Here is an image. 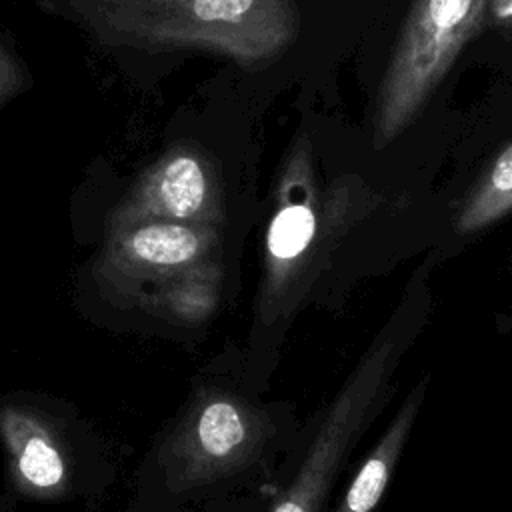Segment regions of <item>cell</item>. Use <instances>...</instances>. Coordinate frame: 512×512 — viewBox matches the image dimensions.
I'll return each instance as SVG.
<instances>
[{
	"instance_id": "1",
	"label": "cell",
	"mask_w": 512,
	"mask_h": 512,
	"mask_svg": "<svg viewBox=\"0 0 512 512\" xmlns=\"http://www.w3.org/2000/svg\"><path fill=\"white\" fill-rule=\"evenodd\" d=\"M106 46L146 52L204 50L256 68L294 40L290 0H66Z\"/></svg>"
},
{
	"instance_id": "2",
	"label": "cell",
	"mask_w": 512,
	"mask_h": 512,
	"mask_svg": "<svg viewBox=\"0 0 512 512\" xmlns=\"http://www.w3.org/2000/svg\"><path fill=\"white\" fill-rule=\"evenodd\" d=\"M416 334V314L400 312L374 338L320 412L298 470L270 512H322L352 452L394 398L398 370Z\"/></svg>"
},
{
	"instance_id": "3",
	"label": "cell",
	"mask_w": 512,
	"mask_h": 512,
	"mask_svg": "<svg viewBox=\"0 0 512 512\" xmlns=\"http://www.w3.org/2000/svg\"><path fill=\"white\" fill-rule=\"evenodd\" d=\"M274 434L272 420L248 400L202 390L162 450V466L174 490L204 486L246 470Z\"/></svg>"
},
{
	"instance_id": "4",
	"label": "cell",
	"mask_w": 512,
	"mask_h": 512,
	"mask_svg": "<svg viewBox=\"0 0 512 512\" xmlns=\"http://www.w3.org/2000/svg\"><path fill=\"white\" fill-rule=\"evenodd\" d=\"M486 0H416L378 100V136L388 142L418 112L478 24Z\"/></svg>"
},
{
	"instance_id": "5",
	"label": "cell",
	"mask_w": 512,
	"mask_h": 512,
	"mask_svg": "<svg viewBox=\"0 0 512 512\" xmlns=\"http://www.w3.org/2000/svg\"><path fill=\"white\" fill-rule=\"evenodd\" d=\"M218 226L144 220L108 228L96 262L98 282L118 302L144 308L164 286L212 260Z\"/></svg>"
},
{
	"instance_id": "6",
	"label": "cell",
	"mask_w": 512,
	"mask_h": 512,
	"mask_svg": "<svg viewBox=\"0 0 512 512\" xmlns=\"http://www.w3.org/2000/svg\"><path fill=\"white\" fill-rule=\"evenodd\" d=\"M224 216L222 180L212 158L176 144L148 166L110 216L108 228L144 220L218 226Z\"/></svg>"
},
{
	"instance_id": "7",
	"label": "cell",
	"mask_w": 512,
	"mask_h": 512,
	"mask_svg": "<svg viewBox=\"0 0 512 512\" xmlns=\"http://www.w3.org/2000/svg\"><path fill=\"white\" fill-rule=\"evenodd\" d=\"M0 438L16 486L34 498H56L66 490L68 466L50 424L22 406L0 410Z\"/></svg>"
},
{
	"instance_id": "8",
	"label": "cell",
	"mask_w": 512,
	"mask_h": 512,
	"mask_svg": "<svg viewBox=\"0 0 512 512\" xmlns=\"http://www.w3.org/2000/svg\"><path fill=\"white\" fill-rule=\"evenodd\" d=\"M430 388V376H420L402 396L392 418L378 434L354 470L348 486L338 498L332 512H376L390 480L400 464L408 440L416 428Z\"/></svg>"
},
{
	"instance_id": "9",
	"label": "cell",
	"mask_w": 512,
	"mask_h": 512,
	"mask_svg": "<svg viewBox=\"0 0 512 512\" xmlns=\"http://www.w3.org/2000/svg\"><path fill=\"white\" fill-rule=\"evenodd\" d=\"M218 296L220 266L218 262L208 260L156 292L144 310L174 322L198 324L216 310Z\"/></svg>"
},
{
	"instance_id": "10",
	"label": "cell",
	"mask_w": 512,
	"mask_h": 512,
	"mask_svg": "<svg viewBox=\"0 0 512 512\" xmlns=\"http://www.w3.org/2000/svg\"><path fill=\"white\" fill-rule=\"evenodd\" d=\"M512 206V144L498 156L478 194L462 214V228L474 230Z\"/></svg>"
},
{
	"instance_id": "11",
	"label": "cell",
	"mask_w": 512,
	"mask_h": 512,
	"mask_svg": "<svg viewBox=\"0 0 512 512\" xmlns=\"http://www.w3.org/2000/svg\"><path fill=\"white\" fill-rule=\"evenodd\" d=\"M24 86L26 70L16 60V56L0 44V108L8 104L16 94H20Z\"/></svg>"
},
{
	"instance_id": "12",
	"label": "cell",
	"mask_w": 512,
	"mask_h": 512,
	"mask_svg": "<svg viewBox=\"0 0 512 512\" xmlns=\"http://www.w3.org/2000/svg\"><path fill=\"white\" fill-rule=\"evenodd\" d=\"M498 14L512 16V0H498Z\"/></svg>"
}]
</instances>
